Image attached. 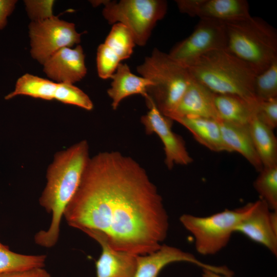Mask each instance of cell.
Segmentation results:
<instances>
[{"mask_svg":"<svg viewBox=\"0 0 277 277\" xmlns=\"http://www.w3.org/2000/svg\"><path fill=\"white\" fill-rule=\"evenodd\" d=\"M85 54L81 45L74 48L64 47L53 54L43 65V71L51 81L56 83H74L86 74Z\"/></svg>","mask_w":277,"mask_h":277,"instance_id":"obj_13","label":"cell"},{"mask_svg":"<svg viewBox=\"0 0 277 277\" xmlns=\"http://www.w3.org/2000/svg\"><path fill=\"white\" fill-rule=\"evenodd\" d=\"M175 3L181 12L200 19L227 22L251 16L245 0H176Z\"/></svg>","mask_w":277,"mask_h":277,"instance_id":"obj_12","label":"cell"},{"mask_svg":"<svg viewBox=\"0 0 277 277\" xmlns=\"http://www.w3.org/2000/svg\"><path fill=\"white\" fill-rule=\"evenodd\" d=\"M54 1H24L26 10L31 22H38L52 17Z\"/></svg>","mask_w":277,"mask_h":277,"instance_id":"obj_29","label":"cell"},{"mask_svg":"<svg viewBox=\"0 0 277 277\" xmlns=\"http://www.w3.org/2000/svg\"><path fill=\"white\" fill-rule=\"evenodd\" d=\"M253 206V202H251L206 216L185 213L180 217V221L193 236L196 251L200 254L214 255L228 245L236 227Z\"/></svg>","mask_w":277,"mask_h":277,"instance_id":"obj_6","label":"cell"},{"mask_svg":"<svg viewBox=\"0 0 277 277\" xmlns=\"http://www.w3.org/2000/svg\"><path fill=\"white\" fill-rule=\"evenodd\" d=\"M176 262H186L217 273L230 275L232 271L226 266H216L205 263L192 254L177 247L162 244L160 248L151 253L137 255L136 266L132 277H158L161 271L167 265Z\"/></svg>","mask_w":277,"mask_h":277,"instance_id":"obj_11","label":"cell"},{"mask_svg":"<svg viewBox=\"0 0 277 277\" xmlns=\"http://www.w3.org/2000/svg\"><path fill=\"white\" fill-rule=\"evenodd\" d=\"M47 256L27 255L11 251L0 242V273L44 268Z\"/></svg>","mask_w":277,"mask_h":277,"instance_id":"obj_23","label":"cell"},{"mask_svg":"<svg viewBox=\"0 0 277 277\" xmlns=\"http://www.w3.org/2000/svg\"><path fill=\"white\" fill-rule=\"evenodd\" d=\"M57 83L47 79L26 73L17 80L14 89L5 96L9 100L17 95H27L47 101L54 100Z\"/></svg>","mask_w":277,"mask_h":277,"instance_id":"obj_22","label":"cell"},{"mask_svg":"<svg viewBox=\"0 0 277 277\" xmlns=\"http://www.w3.org/2000/svg\"><path fill=\"white\" fill-rule=\"evenodd\" d=\"M253 89L258 101L277 97V60L266 70L256 75Z\"/></svg>","mask_w":277,"mask_h":277,"instance_id":"obj_26","label":"cell"},{"mask_svg":"<svg viewBox=\"0 0 277 277\" xmlns=\"http://www.w3.org/2000/svg\"><path fill=\"white\" fill-rule=\"evenodd\" d=\"M253 186L271 210H277V165L263 167Z\"/></svg>","mask_w":277,"mask_h":277,"instance_id":"obj_24","label":"cell"},{"mask_svg":"<svg viewBox=\"0 0 277 277\" xmlns=\"http://www.w3.org/2000/svg\"><path fill=\"white\" fill-rule=\"evenodd\" d=\"M111 78L112 82L107 93L112 100L114 110L124 98L130 95L140 94L146 98L147 88L152 85L148 79L133 74L126 64L120 63Z\"/></svg>","mask_w":277,"mask_h":277,"instance_id":"obj_17","label":"cell"},{"mask_svg":"<svg viewBox=\"0 0 277 277\" xmlns=\"http://www.w3.org/2000/svg\"><path fill=\"white\" fill-rule=\"evenodd\" d=\"M226 41L224 22L200 19L192 33L176 44L168 54L175 61L186 66L208 52L225 49Z\"/></svg>","mask_w":277,"mask_h":277,"instance_id":"obj_9","label":"cell"},{"mask_svg":"<svg viewBox=\"0 0 277 277\" xmlns=\"http://www.w3.org/2000/svg\"><path fill=\"white\" fill-rule=\"evenodd\" d=\"M89 147L85 140L55 154L46 172V184L39 203L51 215L47 230L34 236L35 243L51 248L57 243L65 210L75 194L90 160Z\"/></svg>","mask_w":277,"mask_h":277,"instance_id":"obj_2","label":"cell"},{"mask_svg":"<svg viewBox=\"0 0 277 277\" xmlns=\"http://www.w3.org/2000/svg\"><path fill=\"white\" fill-rule=\"evenodd\" d=\"M28 28L31 56L42 65L60 49L81 42L82 34L76 31L74 24L55 16L31 22Z\"/></svg>","mask_w":277,"mask_h":277,"instance_id":"obj_8","label":"cell"},{"mask_svg":"<svg viewBox=\"0 0 277 277\" xmlns=\"http://www.w3.org/2000/svg\"><path fill=\"white\" fill-rule=\"evenodd\" d=\"M192 78L215 94L238 96L253 104L255 73L226 49L214 50L185 66Z\"/></svg>","mask_w":277,"mask_h":277,"instance_id":"obj_3","label":"cell"},{"mask_svg":"<svg viewBox=\"0 0 277 277\" xmlns=\"http://www.w3.org/2000/svg\"><path fill=\"white\" fill-rule=\"evenodd\" d=\"M202 270V277H232V275H222L208 269Z\"/></svg>","mask_w":277,"mask_h":277,"instance_id":"obj_33","label":"cell"},{"mask_svg":"<svg viewBox=\"0 0 277 277\" xmlns=\"http://www.w3.org/2000/svg\"><path fill=\"white\" fill-rule=\"evenodd\" d=\"M173 121L186 127L196 141L210 150L231 152L223 140L219 121L199 117H178Z\"/></svg>","mask_w":277,"mask_h":277,"instance_id":"obj_18","label":"cell"},{"mask_svg":"<svg viewBox=\"0 0 277 277\" xmlns=\"http://www.w3.org/2000/svg\"><path fill=\"white\" fill-rule=\"evenodd\" d=\"M83 232H100L114 249L144 255L159 249L169 217L146 171L130 156L105 151L90 157L64 216Z\"/></svg>","mask_w":277,"mask_h":277,"instance_id":"obj_1","label":"cell"},{"mask_svg":"<svg viewBox=\"0 0 277 277\" xmlns=\"http://www.w3.org/2000/svg\"><path fill=\"white\" fill-rule=\"evenodd\" d=\"M121 61L129 58L135 45L129 30L121 23L113 24L105 43Z\"/></svg>","mask_w":277,"mask_h":277,"instance_id":"obj_25","label":"cell"},{"mask_svg":"<svg viewBox=\"0 0 277 277\" xmlns=\"http://www.w3.org/2000/svg\"><path fill=\"white\" fill-rule=\"evenodd\" d=\"M214 101L219 121L242 126L249 125L257 105L231 94L214 93Z\"/></svg>","mask_w":277,"mask_h":277,"instance_id":"obj_20","label":"cell"},{"mask_svg":"<svg viewBox=\"0 0 277 277\" xmlns=\"http://www.w3.org/2000/svg\"><path fill=\"white\" fill-rule=\"evenodd\" d=\"M214 93L192 78L174 112L171 120L183 117H199L219 121L214 101Z\"/></svg>","mask_w":277,"mask_h":277,"instance_id":"obj_16","label":"cell"},{"mask_svg":"<svg viewBox=\"0 0 277 277\" xmlns=\"http://www.w3.org/2000/svg\"><path fill=\"white\" fill-rule=\"evenodd\" d=\"M223 140L231 152L241 154L257 171L263 168L255 149L248 126L219 121Z\"/></svg>","mask_w":277,"mask_h":277,"instance_id":"obj_19","label":"cell"},{"mask_svg":"<svg viewBox=\"0 0 277 277\" xmlns=\"http://www.w3.org/2000/svg\"><path fill=\"white\" fill-rule=\"evenodd\" d=\"M16 0H0V30L7 25L8 18L13 12Z\"/></svg>","mask_w":277,"mask_h":277,"instance_id":"obj_32","label":"cell"},{"mask_svg":"<svg viewBox=\"0 0 277 277\" xmlns=\"http://www.w3.org/2000/svg\"><path fill=\"white\" fill-rule=\"evenodd\" d=\"M271 209L263 200L253 202L250 212L236 227L239 232L254 242L266 247L274 256L277 255V231L271 224Z\"/></svg>","mask_w":277,"mask_h":277,"instance_id":"obj_14","label":"cell"},{"mask_svg":"<svg viewBox=\"0 0 277 277\" xmlns=\"http://www.w3.org/2000/svg\"><path fill=\"white\" fill-rule=\"evenodd\" d=\"M149 110L141 118L147 134L156 133L164 147L165 164L168 169L174 164L187 165L192 161L181 137L171 129V120L163 115L153 101L148 96L146 98Z\"/></svg>","mask_w":277,"mask_h":277,"instance_id":"obj_10","label":"cell"},{"mask_svg":"<svg viewBox=\"0 0 277 277\" xmlns=\"http://www.w3.org/2000/svg\"><path fill=\"white\" fill-rule=\"evenodd\" d=\"M94 6L104 5L102 13L110 24L121 23L131 33L135 44L143 46L148 40L157 21L167 10L163 0L91 1Z\"/></svg>","mask_w":277,"mask_h":277,"instance_id":"obj_7","label":"cell"},{"mask_svg":"<svg viewBox=\"0 0 277 277\" xmlns=\"http://www.w3.org/2000/svg\"><path fill=\"white\" fill-rule=\"evenodd\" d=\"M121 60L105 43L100 44L97 50L96 65L98 76L103 79L111 78Z\"/></svg>","mask_w":277,"mask_h":277,"instance_id":"obj_28","label":"cell"},{"mask_svg":"<svg viewBox=\"0 0 277 277\" xmlns=\"http://www.w3.org/2000/svg\"><path fill=\"white\" fill-rule=\"evenodd\" d=\"M137 71L152 82L147 88V95L160 112L168 117L192 80L187 68L168 54L154 48L151 55L137 67Z\"/></svg>","mask_w":277,"mask_h":277,"instance_id":"obj_5","label":"cell"},{"mask_svg":"<svg viewBox=\"0 0 277 277\" xmlns=\"http://www.w3.org/2000/svg\"><path fill=\"white\" fill-rule=\"evenodd\" d=\"M54 100L87 110H92L93 107V103L88 95L72 84L57 83Z\"/></svg>","mask_w":277,"mask_h":277,"instance_id":"obj_27","label":"cell"},{"mask_svg":"<svg viewBox=\"0 0 277 277\" xmlns=\"http://www.w3.org/2000/svg\"><path fill=\"white\" fill-rule=\"evenodd\" d=\"M248 127L263 167L277 165V140L273 130L260 122L255 114Z\"/></svg>","mask_w":277,"mask_h":277,"instance_id":"obj_21","label":"cell"},{"mask_svg":"<svg viewBox=\"0 0 277 277\" xmlns=\"http://www.w3.org/2000/svg\"><path fill=\"white\" fill-rule=\"evenodd\" d=\"M225 23V49L258 74L277 60V32L263 19L249 17Z\"/></svg>","mask_w":277,"mask_h":277,"instance_id":"obj_4","label":"cell"},{"mask_svg":"<svg viewBox=\"0 0 277 277\" xmlns=\"http://www.w3.org/2000/svg\"><path fill=\"white\" fill-rule=\"evenodd\" d=\"M0 277H51L44 268H36L20 271L0 273Z\"/></svg>","mask_w":277,"mask_h":277,"instance_id":"obj_31","label":"cell"},{"mask_svg":"<svg viewBox=\"0 0 277 277\" xmlns=\"http://www.w3.org/2000/svg\"><path fill=\"white\" fill-rule=\"evenodd\" d=\"M101 246L102 252L95 262L96 277H132L136 266V256L128 252L114 249L100 232L84 231Z\"/></svg>","mask_w":277,"mask_h":277,"instance_id":"obj_15","label":"cell"},{"mask_svg":"<svg viewBox=\"0 0 277 277\" xmlns=\"http://www.w3.org/2000/svg\"><path fill=\"white\" fill-rule=\"evenodd\" d=\"M255 116L263 124L273 130L277 126V97L258 101Z\"/></svg>","mask_w":277,"mask_h":277,"instance_id":"obj_30","label":"cell"}]
</instances>
